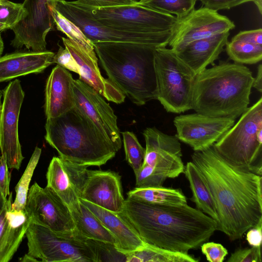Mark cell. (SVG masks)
<instances>
[{
	"label": "cell",
	"mask_w": 262,
	"mask_h": 262,
	"mask_svg": "<svg viewBox=\"0 0 262 262\" xmlns=\"http://www.w3.org/2000/svg\"><path fill=\"white\" fill-rule=\"evenodd\" d=\"M191 159L213 196L218 216L217 230L234 241L262 221L261 176L233 165L213 145L194 151Z\"/></svg>",
	"instance_id": "6da1fadb"
},
{
	"label": "cell",
	"mask_w": 262,
	"mask_h": 262,
	"mask_svg": "<svg viewBox=\"0 0 262 262\" xmlns=\"http://www.w3.org/2000/svg\"><path fill=\"white\" fill-rule=\"evenodd\" d=\"M143 242L172 251L188 253L217 230V222L187 204L161 206L126 198L120 213Z\"/></svg>",
	"instance_id": "7a4b0ae2"
},
{
	"label": "cell",
	"mask_w": 262,
	"mask_h": 262,
	"mask_svg": "<svg viewBox=\"0 0 262 262\" xmlns=\"http://www.w3.org/2000/svg\"><path fill=\"white\" fill-rule=\"evenodd\" d=\"M254 77L242 64L220 61L196 75L191 110L205 115L236 119L248 108Z\"/></svg>",
	"instance_id": "3957f363"
},
{
	"label": "cell",
	"mask_w": 262,
	"mask_h": 262,
	"mask_svg": "<svg viewBox=\"0 0 262 262\" xmlns=\"http://www.w3.org/2000/svg\"><path fill=\"white\" fill-rule=\"evenodd\" d=\"M94 50L108 79L135 104L157 99L154 47L126 42L97 41Z\"/></svg>",
	"instance_id": "277c9868"
},
{
	"label": "cell",
	"mask_w": 262,
	"mask_h": 262,
	"mask_svg": "<svg viewBox=\"0 0 262 262\" xmlns=\"http://www.w3.org/2000/svg\"><path fill=\"white\" fill-rule=\"evenodd\" d=\"M45 129V138L59 157L77 165L100 167L118 151L76 106L47 118Z\"/></svg>",
	"instance_id": "5b68a950"
},
{
	"label": "cell",
	"mask_w": 262,
	"mask_h": 262,
	"mask_svg": "<svg viewBox=\"0 0 262 262\" xmlns=\"http://www.w3.org/2000/svg\"><path fill=\"white\" fill-rule=\"evenodd\" d=\"M233 165L262 174V97L213 144Z\"/></svg>",
	"instance_id": "8992f818"
},
{
	"label": "cell",
	"mask_w": 262,
	"mask_h": 262,
	"mask_svg": "<svg viewBox=\"0 0 262 262\" xmlns=\"http://www.w3.org/2000/svg\"><path fill=\"white\" fill-rule=\"evenodd\" d=\"M154 66L157 99L169 113L180 114L191 110L196 75L171 49L155 50Z\"/></svg>",
	"instance_id": "52a82bcc"
},
{
	"label": "cell",
	"mask_w": 262,
	"mask_h": 262,
	"mask_svg": "<svg viewBox=\"0 0 262 262\" xmlns=\"http://www.w3.org/2000/svg\"><path fill=\"white\" fill-rule=\"evenodd\" d=\"M28 252L36 261L96 262L97 257L89 239L75 231L60 235L31 222L26 233Z\"/></svg>",
	"instance_id": "ba28073f"
},
{
	"label": "cell",
	"mask_w": 262,
	"mask_h": 262,
	"mask_svg": "<svg viewBox=\"0 0 262 262\" xmlns=\"http://www.w3.org/2000/svg\"><path fill=\"white\" fill-rule=\"evenodd\" d=\"M50 5L76 25L93 43L97 41L126 42L145 44L159 48L168 46L171 37V30L140 33L109 27L93 17L91 7L77 0H51Z\"/></svg>",
	"instance_id": "9c48e42d"
},
{
	"label": "cell",
	"mask_w": 262,
	"mask_h": 262,
	"mask_svg": "<svg viewBox=\"0 0 262 262\" xmlns=\"http://www.w3.org/2000/svg\"><path fill=\"white\" fill-rule=\"evenodd\" d=\"M91 8L92 15L98 21L109 27L127 32L150 33L168 31L171 30L178 19L173 15L138 2L130 5Z\"/></svg>",
	"instance_id": "30bf717a"
},
{
	"label": "cell",
	"mask_w": 262,
	"mask_h": 262,
	"mask_svg": "<svg viewBox=\"0 0 262 262\" xmlns=\"http://www.w3.org/2000/svg\"><path fill=\"white\" fill-rule=\"evenodd\" d=\"M24 210L31 222L57 234L75 232V224L69 208L50 188L37 183L29 188Z\"/></svg>",
	"instance_id": "8fae6325"
},
{
	"label": "cell",
	"mask_w": 262,
	"mask_h": 262,
	"mask_svg": "<svg viewBox=\"0 0 262 262\" xmlns=\"http://www.w3.org/2000/svg\"><path fill=\"white\" fill-rule=\"evenodd\" d=\"M235 27L226 16L202 6L178 19L171 30L168 46L176 52L191 42L230 32Z\"/></svg>",
	"instance_id": "7c38bea8"
},
{
	"label": "cell",
	"mask_w": 262,
	"mask_h": 262,
	"mask_svg": "<svg viewBox=\"0 0 262 262\" xmlns=\"http://www.w3.org/2000/svg\"><path fill=\"white\" fill-rule=\"evenodd\" d=\"M25 93L20 82L11 81L3 93L0 119V149L9 168L18 170L24 159L18 133V119Z\"/></svg>",
	"instance_id": "4fadbf2b"
},
{
	"label": "cell",
	"mask_w": 262,
	"mask_h": 262,
	"mask_svg": "<svg viewBox=\"0 0 262 262\" xmlns=\"http://www.w3.org/2000/svg\"><path fill=\"white\" fill-rule=\"evenodd\" d=\"M235 119L193 113L176 117L175 135L179 141L189 145L194 151L212 146L235 123Z\"/></svg>",
	"instance_id": "5bb4252c"
},
{
	"label": "cell",
	"mask_w": 262,
	"mask_h": 262,
	"mask_svg": "<svg viewBox=\"0 0 262 262\" xmlns=\"http://www.w3.org/2000/svg\"><path fill=\"white\" fill-rule=\"evenodd\" d=\"M145 154L143 164L149 166L163 181L184 173L181 143L176 136L165 134L156 127L144 130Z\"/></svg>",
	"instance_id": "9a60e30c"
},
{
	"label": "cell",
	"mask_w": 262,
	"mask_h": 262,
	"mask_svg": "<svg viewBox=\"0 0 262 262\" xmlns=\"http://www.w3.org/2000/svg\"><path fill=\"white\" fill-rule=\"evenodd\" d=\"M51 0H25L23 5L26 16L12 30L14 37L11 45L15 48L24 46L32 51H47L48 33L55 29L49 7Z\"/></svg>",
	"instance_id": "2e32d148"
},
{
	"label": "cell",
	"mask_w": 262,
	"mask_h": 262,
	"mask_svg": "<svg viewBox=\"0 0 262 262\" xmlns=\"http://www.w3.org/2000/svg\"><path fill=\"white\" fill-rule=\"evenodd\" d=\"M75 106L119 150L122 146L117 118L104 97L81 80L74 79Z\"/></svg>",
	"instance_id": "e0dca14e"
},
{
	"label": "cell",
	"mask_w": 262,
	"mask_h": 262,
	"mask_svg": "<svg viewBox=\"0 0 262 262\" xmlns=\"http://www.w3.org/2000/svg\"><path fill=\"white\" fill-rule=\"evenodd\" d=\"M86 168L59 157H53L49 164L46 186L53 190L69 209L80 202L88 175Z\"/></svg>",
	"instance_id": "ac0fdd59"
},
{
	"label": "cell",
	"mask_w": 262,
	"mask_h": 262,
	"mask_svg": "<svg viewBox=\"0 0 262 262\" xmlns=\"http://www.w3.org/2000/svg\"><path fill=\"white\" fill-rule=\"evenodd\" d=\"M121 176L111 170H88L80 199L107 210L121 213L124 199Z\"/></svg>",
	"instance_id": "d6986e66"
},
{
	"label": "cell",
	"mask_w": 262,
	"mask_h": 262,
	"mask_svg": "<svg viewBox=\"0 0 262 262\" xmlns=\"http://www.w3.org/2000/svg\"><path fill=\"white\" fill-rule=\"evenodd\" d=\"M64 47L70 52L78 68L79 79L85 82L107 100L120 104L125 96L108 79L101 74L95 51L90 52L68 38L61 37Z\"/></svg>",
	"instance_id": "ffe728a7"
},
{
	"label": "cell",
	"mask_w": 262,
	"mask_h": 262,
	"mask_svg": "<svg viewBox=\"0 0 262 262\" xmlns=\"http://www.w3.org/2000/svg\"><path fill=\"white\" fill-rule=\"evenodd\" d=\"M12 195L10 193L0 212V262L12 258L31 222L24 209H12Z\"/></svg>",
	"instance_id": "44dd1931"
},
{
	"label": "cell",
	"mask_w": 262,
	"mask_h": 262,
	"mask_svg": "<svg viewBox=\"0 0 262 262\" xmlns=\"http://www.w3.org/2000/svg\"><path fill=\"white\" fill-rule=\"evenodd\" d=\"M72 74L57 64L49 76L45 89V112L47 118L62 115L75 106Z\"/></svg>",
	"instance_id": "7402d4cb"
},
{
	"label": "cell",
	"mask_w": 262,
	"mask_h": 262,
	"mask_svg": "<svg viewBox=\"0 0 262 262\" xmlns=\"http://www.w3.org/2000/svg\"><path fill=\"white\" fill-rule=\"evenodd\" d=\"M99 220L114 237L116 249L126 254L146 245L137 231L120 213L112 212L88 201L80 199Z\"/></svg>",
	"instance_id": "603a6c76"
},
{
	"label": "cell",
	"mask_w": 262,
	"mask_h": 262,
	"mask_svg": "<svg viewBox=\"0 0 262 262\" xmlns=\"http://www.w3.org/2000/svg\"><path fill=\"white\" fill-rule=\"evenodd\" d=\"M230 32H224L191 42L175 52L195 74L216 60L228 41Z\"/></svg>",
	"instance_id": "cb8c5ba5"
},
{
	"label": "cell",
	"mask_w": 262,
	"mask_h": 262,
	"mask_svg": "<svg viewBox=\"0 0 262 262\" xmlns=\"http://www.w3.org/2000/svg\"><path fill=\"white\" fill-rule=\"evenodd\" d=\"M55 53L23 51L7 54L0 57V82L32 73H40L53 64Z\"/></svg>",
	"instance_id": "d4e9b609"
},
{
	"label": "cell",
	"mask_w": 262,
	"mask_h": 262,
	"mask_svg": "<svg viewBox=\"0 0 262 262\" xmlns=\"http://www.w3.org/2000/svg\"><path fill=\"white\" fill-rule=\"evenodd\" d=\"M75 231L81 236L114 245L116 241L95 214L80 201L70 208Z\"/></svg>",
	"instance_id": "484cf974"
},
{
	"label": "cell",
	"mask_w": 262,
	"mask_h": 262,
	"mask_svg": "<svg viewBox=\"0 0 262 262\" xmlns=\"http://www.w3.org/2000/svg\"><path fill=\"white\" fill-rule=\"evenodd\" d=\"M184 173L189 183L192 192L191 201L198 209L208 215L217 223L218 216L214 200L201 172L192 162L187 163Z\"/></svg>",
	"instance_id": "4316f807"
},
{
	"label": "cell",
	"mask_w": 262,
	"mask_h": 262,
	"mask_svg": "<svg viewBox=\"0 0 262 262\" xmlns=\"http://www.w3.org/2000/svg\"><path fill=\"white\" fill-rule=\"evenodd\" d=\"M127 198L155 205L177 206L187 204L185 195L180 189L162 186L137 188L127 193Z\"/></svg>",
	"instance_id": "83f0119b"
},
{
	"label": "cell",
	"mask_w": 262,
	"mask_h": 262,
	"mask_svg": "<svg viewBox=\"0 0 262 262\" xmlns=\"http://www.w3.org/2000/svg\"><path fill=\"white\" fill-rule=\"evenodd\" d=\"M125 254L126 262H198L188 253L172 251L149 244Z\"/></svg>",
	"instance_id": "f1b7e54d"
},
{
	"label": "cell",
	"mask_w": 262,
	"mask_h": 262,
	"mask_svg": "<svg viewBox=\"0 0 262 262\" xmlns=\"http://www.w3.org/2000/svg\"><path fill=\"white\" fill-rule=\"evenodd\" d=\"M225 47L227 55L235 63L251 64L262 59V46L231 39Z\"/></svg>",
	"instance_id": "f546056e"
},
{
	"label": "cell",
	"mask_w": 262,
	"mask_h": 262,
	"mask_svg": "<svg viewBox=\"0 0 262 262\" xmlns=\"http://www.w3.org/2000/svg\"><path fill=\"white\" fill-rule=\"evenodd\" d=\"M51 15L56 29L66 35L68 38L75 42L86 51L95 52L93 43L73 23L65 17L53 6L49 5Z\"/></svg>",
	"instance_id": "4dcf8cb0"
},
{
	"label": "cell",
	"mask_w": 262,
	"mask_h": 262,
	"mask_svg": "<svg viewBox=\"0 0 262 262\" xmlns=\"http://www.w3.org/2000/svg\"><path fill=\"white\" fill-rule=\"evenodd\" d=\"M41 153V149L36 146L24 172L15 186L16 195L14 202L12 203V209L17 211L24 209L29 190V185Z\"/></svg>",
	"instance_id": "1f68e13d"
},
{
	"label": "cell",
	"mask_w": 262,
	"mask_h": 262,
	"mask_svg": "<svg viewBox=\"0 0 262 262\" xmlns=\"http://www.w3.org/2000/svg\"><path fill=\"white\" fill-rule=\"evenodd\" d=\"M122 135L126 160L136 175L143 164L145 148L133 132L125 131L122 132Z\"/></svg>",
	"instance_id": "d6a6232c"
},
{
	"label": "cell",
	"mask_w": 262,
	"mask_h": 262,
	"mask_svg": "<svg viewBox=\"0 0 262 262\" xmlns=\"http://www.w3.org/2000/svg\"><path fill=\"white\" fill-rule=\"evenodd\" d=\"M196 0H151L141 4L181 18L194 9Z\"/></svg>",
	"instance_id": "836d02e7"
},
{
	"label": "cell",
	"mask_w": 262,
	"mask_h": 262,
	"mask_svg": "<svg viewBox=\"0 0 262 262\" xmlns=\"http://www.w3.org/2000/svg\"><path fill=\"white\" fill-rule=\"evenodd\" d=\"M27 15L23 4L9 0H2L0 3V33L12 29Z\"/></svg>",
	"instance_id": "e575fe53"
},
{
	"label": "cell",
	"mask_w": 262,
	"mask_h": 262,
	"mask_svg": "<svg viewBox=\"0 0 262 262\" xmlns=\"http://www.w3.org/2000/svg\"><path fill=\"white\" fill-rule=\"evenodd\" d=\"M200 1L202 5L215 11L230 9L244 3L252 2L258 8L259 13L262 12V0H196Z\"/></svg>",
	"instance_id": "d590c367"
},
{
	"label": "cell",
	"mask_w": 262,
	"mask_h": 262,
	"mask_svg": "<svg viewBox=\"0 0 262 262\" xmlns=\"http://www.w3.org/2000/svg\"><path fill=\"white\" fill-rule=\"evenodd\" d=\"M261 247H251L236 250L227 262H261Z\"/></svg>",
	"instance_id": "8d00e7d4"
},
{
	"label": "cell",
	"mask_w": 262,
	"mask_h": 262,
	"mask_svg": "<svg viewBox=\"0 0 262 262\" xmlns=\"http://www.w3.org/2000/svg\"><path fill=\"white\" fill-rule=\"evenodd\" d=\"M201 251L210 262H223L228 254V251L222 244L214 242L204 243Z\"/></svg>",
	"instance_id": "74e56055"
},
{
	"label": "cell",
	"mask_w": 262,
	"mask_h": 262,
	"mask_svg": "<svg viewBox=\"0 0 262 262\" xmlns=\"http://www.w3.org/2000/svg\"><path fill=\"white\" fill-rule=\"evenodd\" d=\"M53 62L78 74L77 64L69 51L65 47L59 45V49L53 57Z\"/></svg>",
	"instance_id": "f35d334b"
},
{
	"label": "cell",
	"mask_w": 262,
	"mask_h": 262,
	"mask_svg": "<svg viewBox=\"0 0 262 262\" xmlns=\"http://www.w3.org/2000/svg\"><path fill=\"white\" fill-rule=\"evenodd\" d=\"M11 174L7 165L5 155L0 157V191L3 197L6 199L10 194L9 185Z\"/></svg>",
	"instance_id": "ab89813d"
},
{
	"label": "cell",
	"mask_w": 262,
	"mask_h": 262,
	"mask_svg": "<svg viewBox=\"0 0 262 262\" xmlns=\"http://www.w3.org/2000/svg\"><path fill=\"white\" fill-rule=\"evenodd\" d=\"M79 3L93 8H107L136 4V0H77Z\"/></svg>",
	"instance_id": "60d3db41"
},
{
	"label": "cell",
	"mask_w": 262,
	"mask_h": 262,
	"mask_svg": "<svg viewBox=\"0 0 262 262\" xmlns=\"http://www.w3.org/2000/svg\"><path fill=\"white\" fill-rule=\"evenodd\" d=\"M231 39L262 46V29L259 28L255 30L240 31Z\"/></svg>",
	"instance_id": "b9f144b4"
},
{
	"label": "cell",
	"mask_w": 262,
	"mask_h": 262,
	"mask_svg": "<svg viewBox=\"0 0 262 262\" xmlns=\"http://www.w3.org/2000/svg\"><path fill=\"white\" fill-rule=\"evenodd\" d=\"M246 239L251 247H261L262 242V221L247 230Z\"/></svg>",
	"instance_id": "7bdbcfd3"
},
{
	"label": "cell",
	"mask_w": 262,
	"mask_h": 262,
	"mask_svg": "<svg viewBox=\"0 0 262 262\" xmlns=\"http://www.w3.org/2000/svg\"><path fill=\"white\" fill-rule=\"evenodd\" d=\"M252 87L256 89L259 92H262V65L259 64L257 67V73L254 80Z\"/></svg>",
	"instance_id": "ee69618b"
},
{
	"label": "cell",
	"mask_w": 262,
	"mask_h": 262,
	"mask_svg": "<svg viewBox=\"0 0 262 262\" xmlns=\"http://www.w3.org/2000/svg\"><path fill=\"white\" fill-rule=\"evenodd\" d=\"M3 196L1 191H0V212L2 209V208L4 206V204L6 200Z\"/></svg>",
	"instance_id": "f6af8a7d"
},
{
	"label": "cell",
	"mask_w": 262,
	"mask_h": 262,
	"mask_svg": "<svg viewBox=\"0 0 262 262\" xmlns=\"http://www.w3.org/2000/svg\"><path fill=\"white\" fill-rule=\"evenodd\" d=\"M4 48V42L0 33V56L2 55Z\"/></svg>",
	"instance_id": "bcb514c9"
},
{
	"label": "cell",
	"mask_w": 262,
	"mask_h": 262,
	"mask_svg": "<svg viewBox=\"0 0 262 262\" xmlns=\"http://www.w3.org/2000/svg\"><path fill=\"white\" fill-rule=\"evenodd\" d=\"M150 1L151 0H139V1H138V3L140 4H143Z\"/></svg>",
	"instance_id": "7dc6e473"
},
{
	"label": "cell",
	"mask_w": 262,
	"mask_h": 262,
	"mask_svg": "<svg viewBox=\"0 0 262 262\" xmlns=\"http://www.w3.org/2000/svg\"><path fill=\"white\" fill-rule=\"evenodd\" d=\"M2 96V92L0 91V119H1V110H2V104H1Z\"/></svg>",
	"instance_id": "c3c4849f"
},
{
	"label": "cell",
	"mask_w": 262,
	"mask_h": 262,
	"mask_svg": "<svg viewBox=\"0 0 262 262\" xmlns=\"http://www.w3.org/2000/svg\"><path fill=\"white\" fill-rule=\"evenodd\" d=\"M1 1H2V0H0V3H1Z\"/></svg>",
	"instance_id": "681fc988"
}]
</instances>
